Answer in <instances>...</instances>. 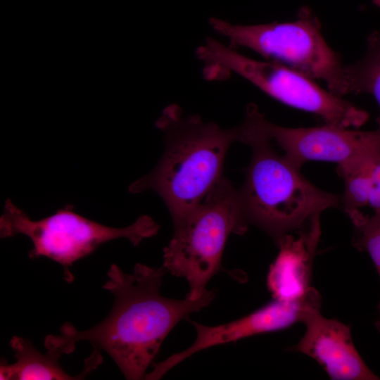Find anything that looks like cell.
<instances>
[{
  "mask_svg": "<svg viewBox=\"0 0 380 380\" xmlns=\"http://www.w3.org/2000/svg\"><path fill=\"white\" fill-rule=\"evenodd\" d=\"M236 141L250 146L251 160L242 187L238 190L244 219L271 236L276 242L297 232L325 210L338 207L341 199L319 189L300 172L259 128L247 107L243 122L235 127Z\"/></svg>",
  "mask_w": 380,
  "mask_h": 380,
  "instance_id": "cell-3",
  "label": "cell"
},
{
  "mask_svg": "<svg viewBox=\"0 0 380 380\" xmlns=\"http://www.w3.org/2000/svg\"><path fill=\"white\" fill-rule=\"evenodd\" d=\"M167 271L138 263L132 273L113 264L103 289L114 296L109 315L97 325L78 331L63 324L61 335L46 336L47 350L60 355L70 354L80 341L103 350L127 379H145L146 371L171 330L190 314L208 307L215 298L216 289L207 290L198 299H173L160 293Z\"/></svg>",
  "mask_w": 380,
  "mask_h": 380,
  "instance_id": "cell-1",
  "label": "cell"
},
{
  "mask_svg": "<svg viewBox=\"0 0 380 380\" xmlns=\"http://www.w3.org/2000/svg\"><path fill=\"white\" fill-rule=\"evenodd\" d=\"M254 116L262 133L298 167L310 160L341 165L380 149V126L355 131L333 125L291 128L270 122L255 106Z\"/></svg>",
  "mask_w": 380,
  "mask_h": 380,
  "instance_id": "cell-9",
  "label": "cell"
},
{
  "mask_svg": "<svg viewBox=\"0 0 380 380\" xmlns=\"http://www.w3.org/2000/svg\"><path fill=\"white\" fill-rule=\"evenodd\" d=\"M320 294L315 289L310 287L299 298L291 300L275 299L246 316L225 324L206 326L189 319L196 332L194 343L165 360L153 363V370L146 374L145 379H159L177 365L210 347L281 330L297 322L303 323L308 315L320 310Z\"/></svg>",
  "mask_w": 380,
  "mask_h": 380,
  "instance_id": "cell-8",
  "label": "cell"
},
{
  "mask_svg": "<svg viewBox=\"0 0 380 380\" xmlns=\"http://www.w3.org/2000/svg\"><path fill=\"white\" fill-rule=\"evenodd\" d=\"M173 225L163 266L167 272L185 279L189 286L186 297L196 300L220 270L229 236L247 229L238 189L223 177L196 208Z\"/></svg>",
  "mask_w": 380,
  "mask_h": 380,
  "instance_id": "cell-4",
  "label": "cell"
},
{
  "mask_svg": "<svg viewBox=\"0 0 380 380\" xmlns=\"http://www.w3.org/2000/svg\"><path fill=\"white\" fill-rule=\"evenodd\" d=\"M210 24L229 40L232 48L249 49L265 60L320 80L338 96L350 94L347 65L328 45L319 21L309 9H302L293 22L243 25L212 18Z\"/></svg>",
  "mask_w": 380,
  "mask_h": 380,
  "instance_id": "cell-6",
  "label": "cell"
},
{
  "mask_svg": "<svg viewBox=\"0 0 380 380\" xmlns=\"http://www.w3.org/2000/svg\"><path fill=\"white\" fill-rule=\"evenodd\" d=\"M305 331L291 348L316 360L334 380L380 379L365 364L353 343L350 327L324 317L320 310L304 320Z\"/></svg>",
  "mask_w": 380,
  "mask_h": 380,
  "instance_id": "cell-10",
  "label": "cell"
},
{
  "mask_svg": "<svg viewBox=\"0 0 380 380\" xmlns=\"http://www.w3.org/2000/svg\"><path fill=\"white\" fill-rule=\"evenodd\" d=\"M164 132L165 149L155 169L129 186L133 194L156 191L165 203L173 224L186 217L222 179L224 159L236 127L223 129L198 115H184L167 106L156 122Z\"/></svg>",
  "mask_w": 380,
  "mask_h": 380,
  "instance_id": "cell-2",
  "label": "cell"
},
{
  "mask_svg": "<svg viewBox=\"0 0 380 380\" xmlns=\"http://www.w3.org/2000/svg\"><path fill=\"white\" fill-rule=\"evenodd\" d=\"M74 208L68 204L50 216L33 220L8 198L0 217V236H27L33 246L29 251L30 258L46 257L59 263L63 267L65 279L72 281L73 275L70 267L101 245L125 238L137 246L144 239L155 236L160 229V225L148 215L140 216L127 227L117 228L80 215Z\"/></svg>",
  "mask_w": 380,
  "mask_h": 380,
  "instance_id": "cell-7",
  "label": "cell"
},
{
  "mask_svg": "<svg viewBox=\"0 0 380 380\" xmlns=\"http://www.w3.org/2000/svg\"><path fill=\"white\" fill-rule=\"evenodd\" d=\"M197 55L204 63L206 78L217 80L236 73L274 99L315 114L327 124L348 128L360 126L367 119L365 111L281 63L251 58L212 38L198 49Z\"/></svg>",
  "mask_w": 380,
  "mask_h": 380,
  "instance_id": "cell-5",
  "label": "cell"
},
{
  "mask_svg": "<svg viewBox=\"0 0 380 380\" xmlns=\"http://www.w3.org/2000/svg\"><path fill=\"white\" fill-rule=\"evenodd\" d=\"M9 344L16 361L8 365L1 360V380L82 379L102 362L99 352L94 350L85 361L84 370L76 376H71L59 364L61 355L58 354L49 350L46 354H42L30 340L16 336L11 338Z\"/></svg>",
  "mask_w": 380,
  "mask_h": 380,
  "instance_id": "cell-13",
  "label": "cell"
},
{
  "mask_svg": "<svg viewBox=\"0 0 380 380\" xmlns=\"http://www.w3.org/2000/svg\"><path fill=\"white\" fill-rule=\"evenodd\" d=\"M319 217L277 241L279 251L267 277L268 289L275 299L295 300L311 287L312 264L321 235Z\"/></svg>",
  "mask_w": 380,
  "mask_h": 380,
  "instance_id": "cell-11",
  "label": "cell"
},
{
  "mask_svg": "<svg viewBox=\"0 0 380 380\" xmlns=\"http://www.w3.org/2000/svg\"><path fill=\"white\" fill-rule=\"evenodd\" d=\"M337 172L344 182L341 203L352 223L380 219V150L338 165Z\"/></svg>",
  "mask_w": 380,
  "mask_h": 380,
  "instance_id": "cell-12",
  "label": "cell"
},
{
  "mask_svg": "<svg viewBox=\"0 0 380 380\" xmlns=\"http://www.w3.org/2000/svg\"><path fill=\"white\" fill-rule=\"evenodd\" d=\"M353 224L354 246L370 256L380 278V219H365ZM377 308L379 316L374 326L380 332V302Z\"/></svg>",
  "mask_w": 380,
  "mask_h": 380,
  "instance_id": "cell-15",
  "label": "cell"
},
{
  "mask_svg": "<svg viewBox=\"0 0 380 380\" xmlns=\"http://www.w3.org/2000/svg\"><path fill=\"white\" fill-rule=\"evenodd\" d=\"M350 94H369L380 106V33L368 38L365 53L353 64L347 65ZM380 125V116L377 118Z\"/></svg>",
  "mask_w": 380,
  "mask_h": 380,
  "instance_id": "cell-14",
  "label": "cell"
}]
</instances>
